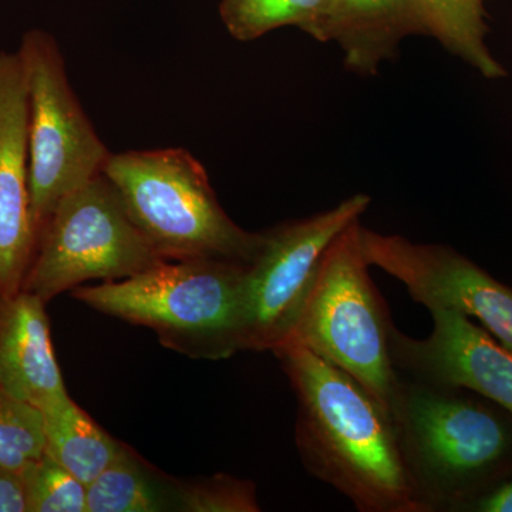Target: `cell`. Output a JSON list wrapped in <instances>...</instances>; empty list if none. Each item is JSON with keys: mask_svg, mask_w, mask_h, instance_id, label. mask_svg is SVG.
Masks as SVG:
<instances>
[{"mask_svg": "<svg viewBox=\"0 0 512 512\" xmlns=\"http://www.w3.org/2000/svg\"><path fill=\"white\" fill-rule=\"evenodd\" d=\"M325 0H221L220 15L229 35L252 42L285 26L302 29Z\"/></svg>", "mask_w": 512, "mask_h": 512, "instance_id": "cell-17", "label": "cell"}, {"mask_svg": "<svg viewBox=\"0 0 512 512\" xmlns=\"http://www.w3.org/2000/svg\"><path fill=\"white\" fill-rule=\"evenodd\" d=\"M103 174L165 261L248 265L261 248L264 234L245 231L228 217L207 171L184 148L111 153Z\"/></svg>", "mask_w": 512, "mask_h": 512, "instance_id": "cell-4", "label": "cell"}, {"mask_svg": "<svg viewBox=\"0 0 512 512\" xmlns=\"http://www.w3.org/2000/svg\"><path fill=\"white\" fill-rule=\"evenodd\" d=\"M298 399L296 446L312 476L362 512H424L392 419L365 387L301 345L274 350Z\"/></svg>", "mask_w": 512, "mask_h": 512, "instance_id": "cell-1", "label": "cell"}, {"mask_svg": "<svg viewBox=\"0 0 512 512\" xmlns=\"http://www.w3.org/2000/svg\"><path fill=\"white\" fill-rule=\"evenodd\" d=\"M362 224L353 221L330 244L286 342L339 367L389 410L399 375L390 352L393 322L369 275ZM285 342V343H286Z\"/></svg>", "mask_w": 512, "mask_h": 512, "instance_id": "cell-5", "label": "cell"}, {"mask_svg": "<svg viewBox=\"0 0 512 512\" xmlns=\"http://www.w3.org/2000/svg\"><path fill=\"white\" fill-rule=\"evenodd\" d=\"M45 454L89 485L116 460L124 444L101 429L82 407L66 397L42 410Z\"/></svg>", "mask_w": 512, "mask_h": 512, "instance_id": "cell-14", "label": "cell"}, {"mask_svg": "<svg viewBox=\"0 0 512 512\" xmlns=\"http://www.w3.org/2000/svg\"><path fill=\"white\" fill-rule=\"evenodd\" d=\"M18 55L28 86L30 204L39 238L57 204L103 173L111 153L70 86L56 40L30 30Z\"/></svg>", "mask_w": 512, "mask_h": 512, "instance_id": "cell-7", "label": "cell"}, {"mask_svg": "<svg viewBox=\"0 0 512 512\" xmlns=\"http://www.w3.org/2000/svg\"><path fill=\"white\" fill-rule=\"evenodd\" d=\"M369 195L357 194L332 210L262 232L261 248L244 279V350L284 345L318 275L320 262L340 232L360 220Z\"/></svg>", "mask_w": 512, "mask_h": 512, "instance_id": "cell-8", "label": "cell"}, {"mask_svg": "<svg viewBox=\"0 0 512 512\" xmlns=\"http://www.w3.org/2000/svg\"><path fill=\"white\" fill-rule=\"evenodd\" d=\"M163 261L101 173L57 204L22 289L47 303L84 282L121 281Z\"/></svg>", "mask_w": 512, "mask_h": 512, "instance_id": "cell-6", "label": "cell"}, {"mask_svg": "<svg viewBox=\"0 0 512 512\" xmlns=\"http://www.w3.org/2000/svg\"><path fill=\"white\" fill-rule=\"evenodd\" d=\"M45 305L23 289L13 295L0 293V389L40 412L69 397Z\"/></svg>", "mask_w": 512, "mask_h": 512, "instance_id": "cell-13", "label": "cell"}, {"mask_svg": "<svg viewBox=\"0 0 512 512\" xmlns=\"http://www.w3.org/2000/svg\"><path fill=\"white\" fill-rule=\"evenodd\" d=\"M471 510L481 512H512V480L504 481L473 504Z\"/></svg>", "mask_w": 512, "mask_h": 512, "instance_id": "cell-22", "label": "cell"}, {"mask_svg": "<svg viewBox=\"0 0 512 512\" xmlns=\"http://www.w3.org/2000/svg\"><path fill=\"white\" fill-rule=\"evenodd\" d=\"M399 375L389 413L424 512L471 507L510 466L512 429L464 389Z\"/></svg>", "mask_w": 512, "mask_h": 512, "instance_id": "cell-2", "label": "cell"}, {"mask_svg": "<svg viewBox=\"0 0 512 512\" xmlns=\"http://www.w3.org/2000/svg\"><path fill=\"white\" fill-rule=\"evenodd\" d=\"M28 86L18 52H0V293L22 291L37 244L30 204Z\"/></svg>", "mask_w": 512, "mask_h": 512, "instance_id": "cell-11", "label": "cell"}, {"mask_svg": "<svg viewBox=\"0 0 512 512\" xmlns=\"http://www.w3.org/2000/svg\"><path fill=\"white\" fill-rule=\"evenodd\" d=\"M247 265L217 259L163 261L101 285L73 289L94 311L154 330L192 359H228L244 350Z\"/></svg>", "mask_w": 512, "mask_h": 512, "instance_id": "cell-3", "label": "cell"}, {"mask_svg": "<svg viewBox=\"0 0 512 512\" xmlns=\"http://www.w3.org/2000/svg\"><path fill=\"white\" fill-rule=\"evenodd\" d=\"M319 42H336L352 72L372 76L394 59L407 36H431L421 0H325L301 29Z\"/></svg>", "mask_w": 512, "mask_h": 512, "instance_id": "cell-12", "label": "cell"}, {"mask_svg": "<svg viewBox=\"0 0 512 512\" xmlns=\"http://www.w3.org/2000/svg\"><path fill=\"white\" fill-rule=\"evenodd\" d=\"M178 511L258 512L254 483L217 474L195 483H178Z\"/></svg>", "mask_w": 512, "mask_h": 512, "instance_id": "cell-20", "label": "cell"}, {"mask_svg": "<svg viewBox=\"0 0 512 512\" xmlns=\"http://www.w3.org/2000/svg\"><path fill=\"white\" fill-rule=\"evenodd\" d=\"M429 338L393 326L390 352L397 372L420 382L468 390L512 416V350L487 329L450 309H431Z\"/></svg>", "mask_w": 512, "mask_h": 512, "instance_id": "cell-10", "label": "cell"}, {"mask_svg": "<svg viewBox=\"0 0 512 512\" xmlns=\"http://www.w3.org/2000/svg\"><path fill=\"white\" fill-rule=\"evenodd\" d=\"M369 265L379 266L406 286L414 301L431 309H450L481 325L512 350V289L453 248L417 244L400 235L362 227Z\"/></svg>", "mask_w": 512, "mask_h": 512, "instance_id": "cell-9", "label": "cell"}, {"mask_svg": "<svg viewBox=\"0 0 512 512\" xmlns=\"http://www.w3.org/2000/svg\"><path fill=\"white\" fill-rule=\"evenodd\" d=\"M488 0H421L427 10L431 36L441 46L473 66L488 79L505 76L504 67L485 45Z\"/></svg>", "mask_w": 512, "mask_h": 512, "instance_id": "cell-16", "label": "cell"}, {"mask_svg": "<svg viewBox=\"0 0 512 512\" xmlns=\"http://www.w3.org/2000/svg\"><path fill=\"white\" fill-rule=\"evenodd\" d=\"M43 413L0 389V464L22 471L45 454Z\"/></svg>", "mask_w": 512, "mask_h": 512, "instance_id": "cell-18", "label": "cell"}, {"mask_svg": "<svg viewBox=\"0 0 512 512\" xmlns=\"http://www.w3.org/2000/svg\"><path fill=\"white\" fill-rule=\"evenodd\" d=\"M28 512H87V485L43 454L22 471Z\"/></svg>", "mask_w": 512, "mask_h": 512, "instance_id": "cell-19", "label": "cell"}, {"mask_svg": "<svg viewBox=\"0 0 512 512\" xmlns=\"http://www.w3.org/2000/svg\"><path fill=\"white\" fill-rule=\"evenodd\" d=\"M178 511V483L124 444L116 460L87 485V512Z\"/></svg>", "mask_w": 512, "mask_h": 512, "instance_id": "cell-15", "label": "cell"}, {"mask_svg": "<svg viewBox=\"0 0 512 512\" xmlns=\"http://www.w3.org/2000/svg\"><path fill=\"white\" fill-rule=\"evenodd\" d=\"M0 512H28L22 473L0 464Z\"/></svg>", "mask_w": 512, "mask_h": 512, "instance_id": "cell-21", "label": "cell"}]
</instances>
